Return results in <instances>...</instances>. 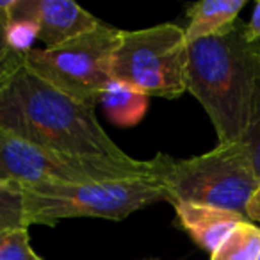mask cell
<instances>
[{"instance_id": "6da1fadb", "label": "cell", "mask_w": 260, "mask_h": 260, "mask_svg": "<svg viewBox=\"0 0 260 260\" xmlns=\"http://www.w3.org/2000/svg\"><path fill=\"white\" fill-rule=\"evenodd\" d=\"M0 130L32 145L82 157L126 159L94 116L23 62L15 50L0 68Z\"/></svg>"}, {"instance_id": "7a4b0ae2", "label": "cell", "mask_w": 260, "mask_h": 260, "mask_svg": "<svg viewBox=\"0 0 260 260\" xmlns=\"http://www.w3.org/2000/svg\"><path fill=\"white\" fill-rule=\"evenodd\" d=\"M260 73L258 45L244 23L187 45V91L209 114L221 145L242 139Z\"/></svg>"}, {"instance_id": "3957f363", "label": "cell", "mask_w": 260, "mask_h": 260, "mask_svg": "<svg viewBox=\"0 0 260 260\" xmlns=\"http://www.w3.org/2000/svg\"><path fill=\"white\" fill-rule=\"evenodd\" d=\"M22 192L29 228L30 224L54 226L59 221L75 217L119 221L143 207L168 202V192L159 175L89 184L43 182L22 187Z\"/></svg>"}, {"instance_id": "277c9868", "label": "cell", "mask_w": 260, "mask_h": 260, "mask_svg": "<svg viewBox=\"0 0 260 260\" xmlns=\"http://www.w3.org/2000/svg\"><path fill=\"white\" fill-rule=\"evenodd\" d=\"M159 178L168 202L198 203L246 216V205L260 184L241 141L217 145L203 155L177 160L160 153Z\"/></svg>"}, {"instance_id": "5b68a950", "label": "cell", "mask_w": 260, "mask_h": 260, "mask_svg": "<svg viewBox=\"0 0 260 260\" xmlns=\"http://www.w3.org/2000/svg\"><path fill=\"white\" fill-rule=\"evenodd\" d=\"M160 168V153L152 160L82 157L32 145L0 130V184L29 187L43 182L89 184L153 177Z\"/></svg>"}, {"instance_id": "8992f818", "label": "cell", "mask_w": 260, "mask_h": 260, "mask_svg": "<svg viewBox=\"0 0 260 260\" xmlns=\"http://www.w3.org/2000/svg\"><path fill=\"white\" fill-rule=\"evenodd\" d=\"M112 80L146 96L177 98L187 91V41L184 27L159 23L139 30H121L112 55Z\"/></svg>"}, {"instance_id": "52a82bcc", "label": "cell", "mask_w": 260, "mask_h": 260, "mask_svg": "<svg viewBox=\"0 0 260 260\" xmlns=\"http://www.w3.org/2000/svg\"><path fill=\"white\" fill-rule=\"evenodd\" d=\"M119 32L121 29L100 22L93 30L59 47L25 48L22 57L48 84L82 104L96 107L112 80L111 64Z\"/></svg>"}, {"instance_id": "ba28073f", "label": "cell", "mask_w": 260, "mask_h": 260, "mask_svg": "<svg viewBox=\"0 0 260 260\" xmlns=\"http://www.w3.org/2000/svg\"><path fill=\"white\" fill-rule=\"evenodd\" d=\"M98 23L96 16L70 0H15L11 27H27L45 48H54L89 32Z\"/></svg>"}, {"instance_id": "9c48e42d", "label": "cell", "mask_w": 260, "mask_h": 260, "mask_svg": "<svg viewBox=\"0 0 260 260\" xmlns=\"http://www.w3.org/2000/svg\"><path fill=\"white\" fill-rule=\"evenodd\" d=\"M177 210L178 223L192 237V241L202 249L212 255L228 234L242 221H248L246 216L232 210L216 209L198 203H173Z\"/></svg>"}, {"instance_id": "30bf717a", "label": "cell", "mask_w": 260, "mask_h": 260, "mask_svg": "<svg viewBox=\"0 0 260 260\" xmlns=\"http://www.w3.org/2000/svg\"><path fill=\"white\" fill-rule=\"evenodd\" d=\"M244 6L246 0H203L189 6V23L184 27L187 45L202 38L226 32L234 27L237 15Z\"/></svg>"}, {"instance_id": "8fae6325", "label": "cell", "mask_w": 260, "mask_h": 260, "mask_svg": "<svg viewBox=\"0 0 260 260\" xmlns=\"http://www.w3.org/2000/svg\"><path fill=\"white\" fill-rule=\"evenodd\" d=\"M148 98L145 93L126 86L118 80H111L102 93L100 104L107 118L118 126H132L143 119L148 109Z\"/></svg>"}, {"instance_id": "7c38bea8", "label": "cell", "mask_w": 260, "mask_h": 260, "mask_svg": "<svg viewBox=\"0 0 260 260\" xmlns=\"http://www.w3.org/2000/svg\"><path fill=\"white\" fill-rule=\"evenodd\" d=\"M258 256L260 228L251 221H242L224 237L210 260H258Z\"/></svg>"}, {"instance_id": "4fadbf2b", "label": "cell", "mask_w": 260, "mask_h": 260, "mask_svg": "<svg viewBox=\"0 0 260 260\" xmlns=\"http://www.w3.org/2000/svg\"><path fill=\"white\" fill-rule=\"evenodd\" d=\"M9 228H29L25 221L22 187L0 184V232Z\"/></svg>"}, {"instance_id": "5bb4252c", "label": "cell", "mask_w": 260, "mask_h": 260, "mask_svg": "<svg viewBox=\"0 0 260 260\" xmlns=\"http://www.w3.org/2000/svg\"><path fill=\"white\" fill-rule=\"evenodd\" d=\"M0 260H43L30 246L29 228L0 232Z\"/></svg>"}, {"instance_id": "9a60e30c", "label": "cell", "mask_w": 260, "mask_h": 260, "mask_svg": "<svg viewBox=\"0 0 260 260\" xmlns=\"http://www.w3.org/2000/svg\"><path fill=\"white\" fill-rule=\"evenodd\" d=\"M241 143L246 146L249 157H251L253 170H255V175L260 182V73L256 77L255 91H253L249 121L244 130V134H242Z\"/></svg>"}, {"instance_id": "2e32d148", "label": "cell", "mask_w": 260, "mask_h": 260, "mask_svg": "<svg viewBox=\"0 0 260 260\" xmlns=\"http://www.w3.org/2000/svg\"><path fill=\"white\" fill-rule=\"evenodd\" d=\"M244 29H246V36H248L253 43H258L260 41V2L255 4L251 20H249L248 23H244Z\"/></svg>"}, {"instance_id": "e0dca14e", "label": "cell", "mask_w": 260, "mask_h": 260, "mask_svg": "<svg viewBox=\"0 0 260 260\" xmlns=\"http://www.w3.org/2000/svg\"><path fill=\"white\" fill-rule=\"evenodd\" d=\"M246 219L260 223V184L256 185V189L253 191L251 198L248 200V205H246Z\"/></svg>"}, {"instance_id": "ac0fdd59", "label": "cell", "mask_w": 260, "mask_h": 260, "mask_svg": "<svg viewBox=\"0 0 260 260\" xmlns=\"http://www.w3.org/2000/svg\"><path fill=\"white\" fill-rule=\"evenodd\" d=\"M15 50L16 48L13 47V43H11V36H9L8 27L0 23V64H2Z\"/></svg>"}, {"instance_id": "d6986e66", "label": "cell", "mask_w": 260, "mask_h": 260, "mask_svg": "<svg viewBox=\"0 0 260 260\" xmlns=\"http://www.w3.org/2000/svg\"><path fill=\"white\" fill-rule=\"evenodd\" d=\"M256 45H258V52H260V41H258V43H256Z\"/></svg>"}, {"instance_id": "ffe728a7", "label": "cell", "mask_w": 260, "mask_h": 260, "mask_svg": "<svg viewBox=\"0 0 260 260\" xmlns=\"http://www.w3.org/2000/svg\"><path fill=\"white\" fill-rule=\"evenodd\" d=\"M4 62H6V61H4ZM4 62H2V64H4ZM2 64H0V68H2Z\"/></svg>"}, {"instance_id": "44dd1931", "label": "cell", "mask_w": 260, "mask_h": 260, "mask_svg": "<svg viewBox=\"0 0 260 260\" xmlns=\"http://www.w3.org/2000/svg\"><path fill=\"white\" fill-rule=\"evenodd\" d=\"M258 260H260V256H258Z\"/></svg>"}]
</instances>
